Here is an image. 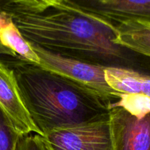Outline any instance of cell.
Returning a JSON list of instances; mask_svg holds the SVG:
<instances>
[{
  "mask_svg": "<svg viewBox=\"0 0 150 150\" xmlns=\"http://www.w3.org/2000/svg\"><path fill=\"white\" fill-rule=\"evenodd\" d=\"M8 18L26 40L52 52L104 66H127L135 56L115 43V23L67 0L42 13Z\"/></svg>",
  "mask_w": 150,
  "mask_h": 150,
  "instance_id": "1",
  "label": "cell"
},
{
  "mask_svg": "<svg viewBox=\"0 0 150 150\" xmlns=\"http://www.w3.org/2000/svg\"><path fill=\"white\" fill-rule=\"evenodd\" d=\"M13 64L11 68L25 105L42 136L109 113L107 103L66 78L23 60Z\"/></svg>",
  "mask_w": 150,
  "mask_h": 150,
  "instance_id": "2",
  "label": "cell"
},
{
  "mask_svg": "<svg viewBox=\"0 0 150 150\" xmlns=\"http://www.w3.org/2000/svg\"><path fill=\"white\" fill-rule=\"evenodd\" d=\"M30 44L39 58L40 63L37 65L89 91L107 103L110 108L119 101L120 93L113 89L105 79L104 70L107 66L52 52L32 42Z\"/></svg>",
  "mask_w": 150,
  "mask_h": 150,
  "instance_id": "3",
  "label": "cell"
},
{
  "mask_svg": "<svg viewBox=\"0 0 150 150\" xmlns=\"http://www.w3.org/2000/svg\"><path fill=\"white\" fill-rule=\"evenodd\" d=\"M51 150H114L108 115L43 135Z\"/></svg>",
  "mask_w": 150,
  "mask_h": 150,
  "instance_id": "4",
  "label": "cell"
},
{
  "mask_svg": "<svg viewBox=\"0 0 150 150\" xmlns=\"http://www.w3.org/2000/svg\"><path fill=\"white\" fill-rule=\"evenodd\" d=\"M0 109L19 136L42 135L24 103L13 69L0 59Z\"/></svg>",
  "mask_w": 150,
  "mask_h": 150,
  "instance_id": "5",
  "label": "cell"
},
{
  "mask_svg": "<svg viewBox=\"0 0 150 150\" xmlns=\"http://www.w3.org/2000/svg\"><path fill=\"white\" fill-rule=\"evenodd\" d=\"M109 122L114 150H150V113L139 118L114 107Z\"/></svg>",
  "mask_w": 150,
  "mask_h": 150,
  "instance_id": "6",
  "label": "cell"
},
{
  "mask_svg": "<svg viewBox=\"0 0 150 150\" xmlns=\"http://www.w3.org/2000/svg\"><path fill=\"white\" fill-rule=\"evenodd\" d=\"M108 84L121 95L150 99V57L136 53L127 66H107L104 70Z\"/></svg>",
  "mask_w": 150,
  "mask_h": 150,
  "instance_id": "7",
  "label": "cell"
},
{
  "mask_svg": "<svg viewBox=\"0 0 150 150\" xmlns=\"http://www.w3.org/2000/svg\"><path fill=\"white\" fill-rule=\"evenodd\" d=\"M117 23L136 20L150 23V0H67Z\"/></svg>",
  "mask_w": 150,
  "mask_h": 150,
  "instance_id": "8",
  "label": "cell"
},
{
  "mask_svg": "<svg viewBox=\"0 0 150 150\" xmlns=\"http://www.w3.org/2000/svg\"><path fill=\"white\" fill-rule=\"evenodd\" d=\"M115 43L120 46L150 57V23L142 21H124L116 23Z\"/></svg>",
  "mask_w": 150,
  "mask_h": 150,
  "instance_id": "9",
  "label": "cell"
},
{
  "mask_svg": "<svg viewBox=\"0 0 150 150\" xmlns=\"http://www.w3.org/2000/svg\"><path fill=\"white\" fill-rule=\"evenodd\" d=\"M0 43L21 60L39 64V58L30 42L22 35L14 22L3 14L0 18Z\"/></svg>",
  "mask_w": 150,
  "mask_h": 150,
  "instance_id": "10",
  "label": "cell"
},
{
  "mask_svg": "<svg viewBox=\"0 0 150 150\" xmlns=\"http://www.w3.org/2000/svg\"><path fill=\"white\" fill-rule=\"evenodd\" d=\"M61 1L62 0H0V13L7 17L40 13Z\"/></svg>",
  "mask_w": 150,
  "mask_h": 150,
  "instance_id": "11",
  "label": "cell"
},
{
  "mask_svg": "<svg viewBox=\"0 0 150 150\" xmlns=\"http://www.w3.org/2000/svg\"><path fill=\"white\" fill-rule=\"evenodd\" d=\"M19 135L0 109V150H15Z\"/></svg>",
  "mask_w": 150,
  "mask_h": 150,
  "instance_id": "12",
  "label": "cell"
},
{
  "mask_svg": "<svg viewBox=\"0 0 150 150\" xmlns=\"http://www.w3.org/2000/svg\"><path fill=\"white\" fill-rule=\"evenodd\" d=\"M15 150H51L43 136L37 133L19 136Z\"/></svg>",
  "mask_w": 150,
  "mask_h": 150,
  "instance_id": "13",
  "label": "cell"
},
{
  "mask_svg": "<svg viewBox=\"0 0 150 150\" xmlns=\"http://www.w3.org/2000/svg\"><path fill=\"white\" fill-rule=\"evenodd\" d=\"M0 54H5V55L10 56V57H16V58H17V57H16V54H13L11 51H10V50L7 49V48H4V46H2V45H1V43H0Z\"/></svg>",
  "mask_w": 150,
  "mask_h": 150,
  "instance_id": "14",
  "label": "cell"
}]
</instances>
